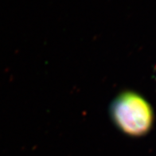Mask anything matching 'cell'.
I'll return each instance as SVG.
<instances>
[{
  "instance_id": "1",
  "label": "cell",
  "mask_w": 156,
  "mask_h": 156,
  "mask_svg": "<svg viewBox=\"0 0 156 156\" xmlns=\"http://www.w3.org/2000/svg\"><path fill=\"white\" fill-rule=\"evenodd\" d=\"M109 113L115 127L132 137L145 136L154 124L151 105L144 97L133 91L119 93L112 102Z\"/></svg>"
}]
</instances>
